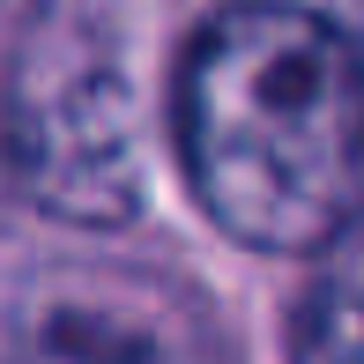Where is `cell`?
Wrapping results in <instances>:
<instances>
[{
    "instance_id": "obj_1",
    "label": "cell",
    "mask_w": 364,
    "mask_h": 364,
    "mask_svg": "<svg viewBox=\"0 0 364 364\" xmlns=\"http://www.w3.org/2000/svg\"><path fill=\"white\" fill-rule=\"evenodd\" d=\"M208 223L253 253H312L364 216V53L290 0H230L193 30L171 105Z\"/></svg>"
},
{
    "instance_id": "obj_2",
    "label": "cell",
    "mask_w": 364,
    "mask_h": 364,
    "mask_svg": "<svg viewBox=\"0 0 364 364\" xmlns=\"http://www.w3.org/2000/svg\"><path fill=\"white\" fill-rule=\"evenodd\" d=\"M8 156L23 193L60 216L134 208V97L97 45H30L8 105Z\"/></svg>"
},
{
    "instance_id": "obj_3",
    "label": "cell",
    "mask_w": 364,
    "mask_h": 364,
    "mask_svg": "<svg viewBox=\"0 0 364 364\" xmlns=\"http://www.w3.org/2000/svg\"><path fill=\"white\" fill-rule=\"evenodd\" d=\"M0 364H223V350L171 275L45 268L0 297Z\"/></svg>"
},
{
    "instance_id": "obj_4",
    "label": "cell",
    "mask_w": 364,
    "mask_h": 364,
    "mask_svg": "<svg viewBox=\"0 0 364 364\" xmlns=\"http://www.w3.org/2000/svg\"><path fill=\"white\" fill-rule=\"evenodd\" d=\"M290 364H364V216L312 260L290 327Z\"/></svg>"
}]
</instances>
